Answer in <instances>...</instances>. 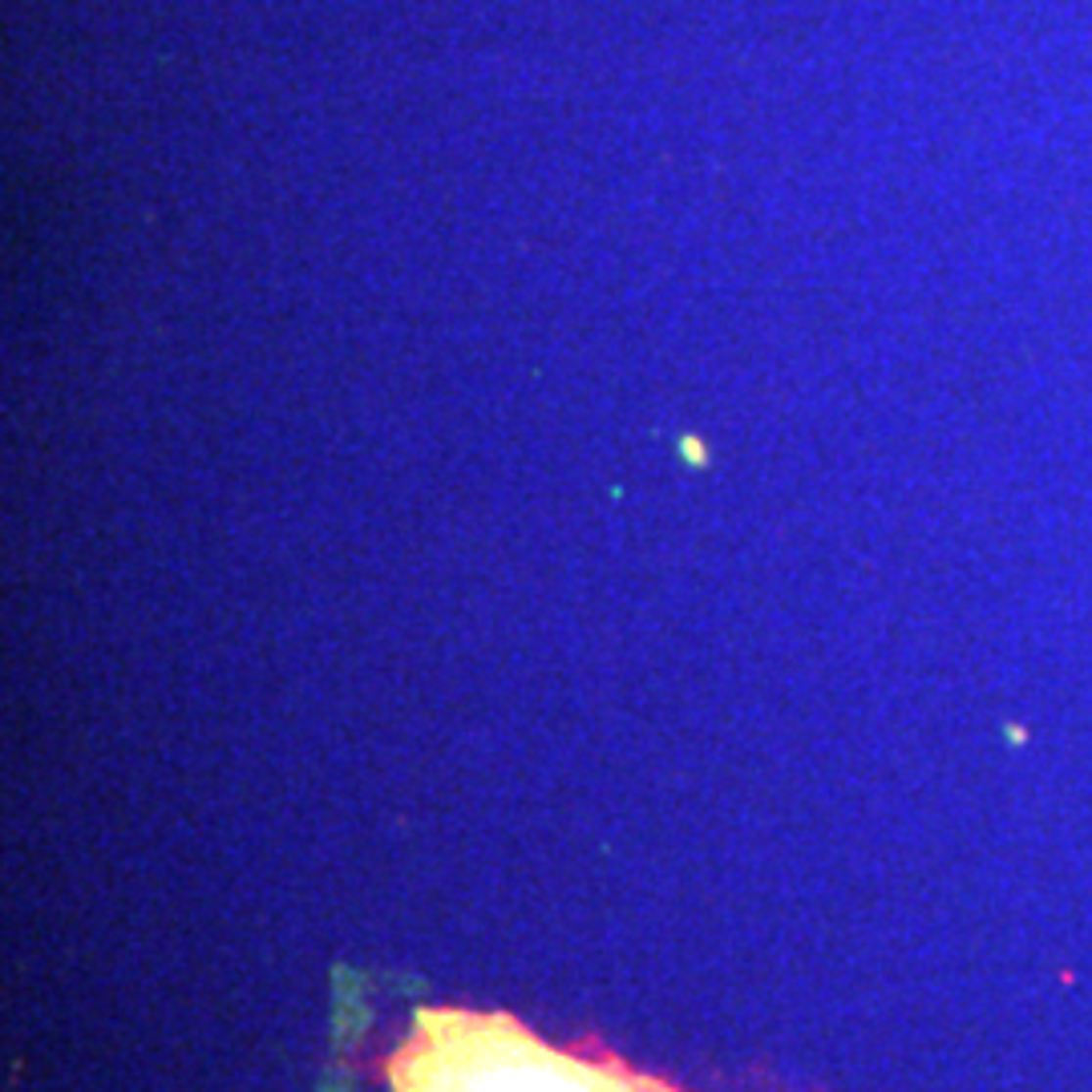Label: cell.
<instances>
[{
    "mask_svg": "<svg viewBox=\"0 0 1092 1092\" xmlns=\"http://www.w3.org/2000/svg\"><path fill=\"white\" fill-rule=\"evenodd\" d=\"M392 1092H676L623 1060H583L542 1044L510 1016L421 1008L388 1065Z\"/></svg>",
    "mask_w": 1092,
    "mask_h": 1092,
    "instance_id": "obj_1",
    "label": "cell"
}]
</instances>
